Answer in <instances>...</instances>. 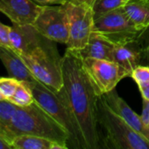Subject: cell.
Masks as SVG:
<instances>
[{
  "label": "cell",
  "instance_id": "d6986e66",
  "mask_svg": "<svg viewBox=\"0 0 149 149\" xmlns=\"http://www.w3.org/2000/svg\"><path fill=\"white\" fill-rule=\"evenodd\" d=\"M129 0H96L93 4V10L95 18L103 14L123 7Z\"/></svg>",
  "mask_w": 149,
  "mask_h": 149
},
{
  "label": "cell",
  "instance_id": "9c48e42d",
  "mask_svg": "<svg viewBox=\"0 0 149 149\" xmlns=\"http://www.w3.org/2000/svg\"><path fill=\"white\" fill-rule=\"evenodd\" d=\"M32 25L54 42L66 45L68 41V17L64 4L43 6Z\"/></svg>",
  "mask_w": 149,
  "mask_h": 149
},
{
  "label": "cell",
  "instance_id": "9a60e30c",
  "mask_svg": "<svg viewBox=\"0 0 149 149\" xmlns=\"http://www.w3.org/2000/svg\"><path fill=\"white\" fill-rule=\"evenodd\" d=\"M13 149H68V148L54 141L30 134L16 136L11 142Z\"/></svg>",
  "mask_w": 149,
  "mask_h": 149
},
{
  "label": "cell",
  "instance_id": "d4e9b609",
  "mask_svg": "<svg viewBox=\"0 0 149 149\" xmlns=\"http://www.w3.org/2000/svg\"><path fill=\"white\" fill-rule=\"evenodd\" d=\"M138 86H139V90L141 93L142 99L147 101H149V82L139 85Z\"/></svg>",
  "mask_w": 149,
  "mask_h": 149
},
{
  "label": "cell",
  "instance_id": "4316f807",
  "mask_svg": "<svg viewBox=\"0 0 149 149\" xmlns=\"http://www.w3.org/2000/svg\"><path fill=\"white\" fill-rule=\"evenodd\" d=\"M71 1H76V2H80V3H85L87 4H90L93 7V4L96 0H71Z\"/></svg>",
  "mask_w": 149,
  "mask_h": 149
},
{
  "label": "cell",
  "instance_id": "277c9868",
  "mask_svg": "<svg viewBox=\"0 0 149 149\" xmlns=\"http://www.w3.org/2000/svg\"><path fill=\"white\" fill-rule=\"evenodd\" d=\"M98 124L106 133L109 148L116 149H149V141L133 129L107 104L103 96L97 101Z\"/></svg>",
  "mask_w": 149,
  "mask_h": 149
},
{
  "label": "cell",
  "instance_id": "5bb4252c",
  "mask_svg": "<svg viewBox=\"0 0 149 149\" xmlns=\"http://www.w3.org/2000/svg\"><path fill=\"white\" fill-rule=\"evenodd\" d=\"M134 43V42H133ZM133 43L128 45H115L113 50V61L122 66L130 75L141 65L144 50L133 47Z\"/></svg>",
  "mask_w": 149,
  "mask_h": 149
},
{
  "label": "cell",
  "instance_id": "484cf974",
  "mask_svg": "<svg viewBox=\"0 0 149 149\" xmlns=\"http://www.w3.org/2000/svg\"><path fill=\"white\" fill-rule=\"evenodd\" d=\"M0 149H13L12 145L1 135H0Z\"/></svg>",
  "mask_w": 149,
  "mask_h": 149
},
{
  "label": "cell",
  "instance_id": "83f0119b",
  "mask_svg": "<svg viewBox=\"0 0 149 149\" xmlns=\"http://www.w3.org/2000/svg\"><path fill=\"white\" fill-rule=\"evenodd\" d=\"M144 53H145V55H146V58H147L148 61L149 62V48H147V49L144 50Z\"/></svg>",
  "mask_w": 149,
  "mask_h": 149
},
{
  "label": "cell",
  "instance_id": "ac0fdd59",
  "mask_svg": "<svg viewBox=\"0 0 149 149\" xmlns=\"http://www.w3.org/2000/svg\"><path fill=\"white\" fill-rule=\"evenodd\" d=\"M17 107H27L34 102V99L30 87L26 82L20 81L13 95L6 100Z\"/></svg>",
  "mask_w": 149,
  "mask_h": 149
},
{
  "label": "cell",
  "instance_id": "cb8c5ba5",
  "mask_svg": "<svg viewBox=\"0 0 149 149\" xmlns=\"http://www.w3.org/2000/svg\"><path fill=\"white\" fill-rule=\"evenodd\" d=\"M32 1L41 6H46V5H63L68 0H32Z\"/></svg>",
  "mask_w": 149,
  "mask_h": 149
},
{
  "label": "cell",
  "instance_id": "3957f363",
  "mask_svg": "<svg viewBox=\"0 0 149 149\" xmlns=\"http://www.w3.org/2000/svg\"><path fill=\"white\" fill-rule=\"evenodd\" d=\"M34 101L54 119L69 135V148L86 149L81 130L62 97L38 80L26 82Z\"/></svg>",
  "mask_w": 149,
  "mask_h": 149
},
{
  "label": "cell",
  "instance_id": "e0dca14e",
  "mask_svg": "<svg viewBox=\"0 0 149 149\" xmlns=\"http://www.w3.org/2000/svg\"><path fill=\"white\" fill-rule=\"evenodd\" d=\"M17 106L11 102L6 100L0 101V135L6 139L11 144L13 141L11 124Z\"/></svg>",
  "mask_w": 149,
  "mask_h": 149
},
{
  "label": "cell",
  "instance_id": "44dd1931",
  "mask_svg": "<svg viewBox=\"0 0 149 149\" xmlns=\"http://www.w3.org/2000/svg\"><path fill=\"white\" fill-rule=\"evenodd\" d=\"M131 77L134 79L138 86L148 83L149 82V66L140 65L132 72Z\"/></svg>",
  "mask_w": 149,
  "mask_h": 149
},
{
  "label": "cell",
  "instance_id": "f1b7e54d",
  "mask_svg": "<svg viewBox=\"0 0 149 149\" xmlns=\"http://www.w3.org/2000/svg\"><path fill=\"white\" fill-rule=\"evenodd\" d=\"M5 100V98L3 96V94L1 93V92H0V101H2V100Z\"/></svg>",
  "mask_w": 149,
  "mask_h": 149
},
{
  "label": "cell",
  "instance_id": "7c38bea8",
  "mask_svg": "<svg viewBox=\"0 0 149 149\" xmlns=\"http://www.w3.org/2000/svg\"><path fill=\"white\" fill-rule=\"evenodd\" d=\"M0 60L6 68L10 77L23 82H32L37 80L18 53L11 47L0 45Z\"/></svg>",
  "mask_w": 149,
  "mask_h": 149
},
{
  "label": "cell",
  "instance_id": "6da1fadb",
  "mask_svg": "<svg viewBox=\"0 0 149 149\" xmlns=\"http://www.w3.org/2000/svg\"><path fill=\"white\" fill-rule=\"evenodd\" d=\"M62 87L58 94L67 103L85 142L86 149L101 148L98 130L97 101L99 96L76 50L67 49L61 59Z\"/></svg>",
  "mask_w": 149,
  "mask_h": 149
},
{
  "label": "cell",
  "instance_id": "8992f818",
  "mask_svg": "<svg viewBox=\"0 0 149 149\" xmlns=\"http://www.w3.org/2000/svg\"><path fill=\"white\" fill-rule=\"evenodd\" d=\"M68 17V41L67 49L81 50L86 46L94 30L93 7L85 3L68 0L64 4Z\"/></svg>",
  "mask_w": 149,
  "mask_h": 149
},
{
  "label": "cell",
  "instance_id": "7a4b0ae2",
  "mask_svg": "<svg viewBox=\"0 0 149 149\" xmlns=\"http://www.w3.org/2000/svg\"><path fill=\"white\" fill-rule=\"evenodd\" d=\"M11 129L13 139L21 134L36 135L54 141L69 148V135L67 131L35 101L27 107H17Z\"/></svg>",
  "mask_w": 149,
  "mask_h": 149
},
{
  "label": "cell",
  "instance_id": "ffe728a7",
  "mask_svg": "<svg viewBox=\"0 0 149 149\" xmlns=\"http://www.w3.org/2000/svg\"><path fill=\"white\" fill-rule=\"evenodd\" d=\"M20 81L12 77H0V92L5 100H9L15 93Z\"/></svg>",
  "mask_w": 149,
  "mask_h": 149
},
{
  "label": "cell",
  "instance_id": "52a82bcc",
  "mask_svg": "<svg viewBox=\"0 0 149 149\" xmlns=\"http://www.w3.org/2000/svg\"><path fill=\"white\" fill-rule=\"evenodd\" d=\"M83 67L98 96H102L113 89L119 82L129 73L114 61L83 58Z\"/></svg>",
  "mask_w": 149,
  "mask_h": 149
},
{
  "label": "cell",
  "instance_id": "ba28073f",
  "mask_svg": "<svg viewBox=\"0 0 149 149\" xmlns=\"http://www.w3.org/2000/svg\"><path fill=\"white\" fill-rule=\"evenodd\" d=\"M19 56L38 81L55 93L61 91L62 87V57L60 56L58 51L37 57Z\"/></svg>",
  "mask_w": 149,
  "mask_h": 149
},
{
  "label": "cell",
  "instance_id": "603a6c76",
  "mask_svg": "<svg viewBox=\"0 0 149 149\" xmlns=\"http://www.w3.org/2000/svg\"><path fill=\"white\" fill-rule=\"evenodd\" d=\"M141 119L146 125V127L149 129V101L143 100L142 102V113Z\"/></svg>",
  "mask_w": 149,
  "mask_h": 149
},
{
  "label": "cell",
  "instance_id": "5b68a950",
  "mask_svg": "<svg viewBox=\"0 0 149 149\" xmlns=\"http://www.w3.org/2000/svg\"><path fill=\"white\" fill-rule=\"evenodd\" d=\"M138 27L119 7L95 18L93 31L103 36L114 45H128L137 42L146 31Z\"/></svg>",
  "mask_w": 149,
  "mask_h": 149
},
{
  "label": "cell",
  "instance_id": "2e32d148",
  "mask_svg": "<svg viewBox=\"0 0 149 149\" xmlns=\"http://www.w3.org/2000/svg\"><path fill=\"white\" fill-rule=\"evenodd\" d=\"M123 8L138 27L149 28V0H129Z\"/></svg>",
  "mask_w": 149,
  "mask_h": 149
},
{
  "label": "cell",
  "instance_id": "30bf717a",
  "mask_svg": "<svg viewBox=\"0 0 149 149\" xmlns=\"http://www.w3.org/2000/svg\"><path fill=\"white\" fill-rule=\"evenodd\" d=\"M42 8L32 0H0V12L19 25L32 24Z\"/></svg>",
  "mask_w": 149,
  "mask_h": 149
},
{
  "label": "cell",
  "instance_id": "8fae6325",
  "mask_svg": "<svg viewBox=\"0 0 149 149\" xmlns=\"http://www.w3.org/2000/svg\"><path fill=\"white\" fill-rule=\"evenodd\" d=\"M102 96L111 108L122 117L133 129L149 141V129L144 124L141 116L138 115L128 106V104L118 94L115 89Z\"/></svg>",
  "mask_w": 149,
  "mask_h": 149
},
{
  "label": "cell",
  "instance_id": "7402d4cb",
  "mask_svg": "<svg viewBox=\"0 0 149 149\" xmlns=\"http://www.w3.org/2000/svg\"><path fill=\"white\" fill-rule=\"evenodd\" d=\"M10 29L11 26L4 25L0 22V45L11 47L10 41Z\"/></svg>",
  "mask_w": 149,
  "mask_h": 149
},
{
  "label": "cell",
  "instance_id": "4fadbf2b",
  "mask_svg": "<svg viewBox=\"0 0 149 149\" xmlns=\"http://www.w3.org/2000/svg\"><path fill=\"white\" fill-rule=\"evenodd\" d=\"M115 45L93 31L88 44L81 50H76L82 58H96L113 61V50Z\"/></svg>",
  "mask_w": 149,
  "mask_h": 149
}]
</instances>
